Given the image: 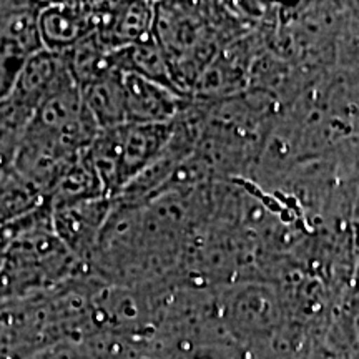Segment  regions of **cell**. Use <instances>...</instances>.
Here are the masks:
<instances>
[{
	"label": "cell",
	"mask_w": 359,
	"mask_h": 359,
	"mask_svg": "<svg viewBox=\"0 0 359 359\" xmlns=\"http://www.w3.org/2000/svg\"><path fill=\"white\" fill-rule=\"evenodd\" d=\"M105 2L43 4L39 13V32L43 48L64 53L98 32Z\"/></svg>",
	"instance_id": "cell-2"
},
{
	"label": "cell",
	"mask_w": 359,
	"mask_h": 359,
	"mask_svg": "<svg viewBox=\"0 0 359 359\" xmlns=\"http://www.w3.org/2000/svg\"><path fill=\"white\" fill-rule=\"evenodd\" d=\"M154 2H105L100 39L110 48H127L154 37Z\"/></svg>",
	"instance_id": "cell-5"
},
{
	"label": "cell",
	"mask_w": 359,
	"mask_h": 359,
	"mask_svg": "<svg viewBox=\"0 0 359 359\" xmlns=\"http://www.w3.org/2000/svg\"><path fill=\"white\" fill-rule=\"evenodd\" d=\"M123 88L128 123H172L193 100L191 95L132 72L123 74Z\"/></svg>",
	"instance_id": "cell-3"
},
{
	"label": "cell",
	"mask_w": 359,
	"mask_h": 359,
	"mask_svg": "<svg viewBox=\"0 0 359 359\" xmlns=\"http://www.w3.org/2000/svg\"><path fill=\"white\" fill-rule=\"evenodd\" d=\"M123 74L122 70H111L80 88L85 105L100 130L128 123Z\"/></svg>",
	"instance_id": "cell-6"
},
{
	"label": "cell",
	"mask_w": 359,
	"mask_h": 359,
	"mask_svg": "<svg viewBox=\"0 0 359 359\" xmlns=\"http://www.w3.org/2000/svg\"><path fill=\"white\" fill-rule=\"evenodd\" d=\"M115 198H98L52 212V226L72 253L87 266L110 217Z\"/></svg>",
	"instance_id": "cell-4"
},
{
	"label": "cell",
	"mask_w": 359,
	"mask_h": 359,
	"mask_svg": "<svg viewBox=\"0 0 359 359\" xmlns=\"http://www.w3.org/2000/svg\"><path fill=\"white\" fill-rule=\"evenodd\" d=\"M172 123H123L102 130L87 154L109 198H116L168 147Z\"/></svg>",
	"instance_id": "cell-1"
},
{
	"label": "cell",
	"mask_w": 359,
	"mask_h": 359,
	"mask_svg": "<svg viewBox=\"0 0 359 359\" xmlns=\"http://www.w3.org/2000/svg\"><path fill=\"white\" fill-rule=\"evenodd\" d=\"M105 196L107 193L102 180L98 177L87 150H85L67 170L60 182L57 183V187L47 196V201L53 212V210L79 205L90 200L105 198Z\"/></svg>",
	"instance_id": "cell-7"
}]
</instances>
